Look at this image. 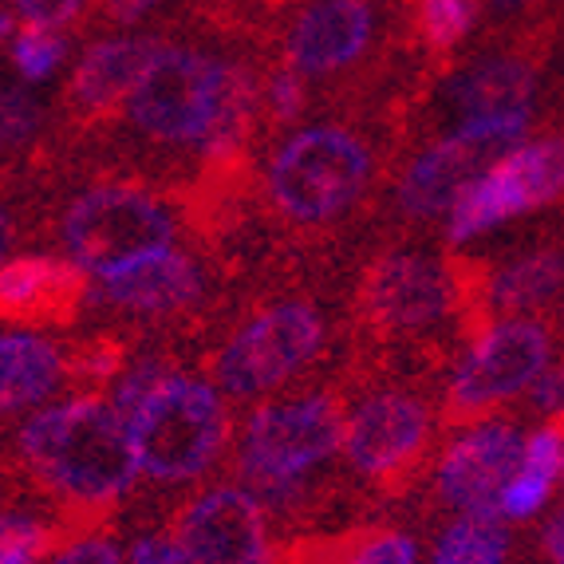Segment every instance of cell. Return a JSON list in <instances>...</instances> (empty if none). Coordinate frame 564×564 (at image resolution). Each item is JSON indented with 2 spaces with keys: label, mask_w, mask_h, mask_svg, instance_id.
Listing matches in <instances>:
<instances>
[{
  "label": "cell",
  "mask_w": 564,
  "mask_h": 564,
  "mask_svg": "<svg viewBox=\"0 0 564 564\" xmlns=\"http://www.w3.org/2000/svg\"><path fill=\"white\" fill-rule=\"evenodd\" d=\"M20 451L40 478L84 506H104L127 494L139 470L127 419L104 399H72L40 411L20 431Z\"/></svg>",
  "instance_id": "1"
},
{
  "label": "cell",
  "mask_w": 564,
  "mask_h": 564,
  "mask_svg": "<svg viewBox=\"0 0 564 564\" xmlns=\"http://www.w3.org/2000/svg\"><path fill=\"white\" fill-rule=\"evenodd\" d=\"M127 438L151 478H198L226 446V406L206 383L166 376L127 414Z\"/></svg>",
  "instance_id": "2"
},
{
  "label": "cell",
  "mask_w": 564,
  "mask_h": 564,
  "mask_svg": "<svg viewBox=\"0 0 564 564\" xmlns=\"http://www.w3.org/2000/svg\"><path fill=\"white\" fill-rule=\"evenodd\" d=\"M234 64L186 47H159L131 91V119L162 142H206L234 91Z\"/></svg>",
  "instance_id": "3"
},
{
  "label": "cell",
  "mask_w": 564,
  "mask_h": 564,
  "mask_svg": "<svg viewBox=\"0 0 564 564\" xmlns=\"http://www.w3.org/2000/svg\"><path fill=\"white\" fill-rule=\"evenodd\" d=\"M371 178V154L348 131L312 127L289 139L269 166V194L292 221H324L348 209Z\"/></svg>",
  "instance_id": "4"
},
{
  "label": "cell",
  "mask_w": 564,
  "mask_h": 564,
  "mask_svg": "<svg viewBox=\"0 0 564 564\" xmlns=\"http://www.w3.org/2000/svg\"><path fill=\"white\" fill-rule=\"evenodd\" d=\"M344 443V423L332 399L273 403L249 419L241 443V470L249 481L284 501L296 494L312 466L328 462Z\"/></svg>",
  "instance_id": "5"
},
{
  "label": "cell",
  "mask_w": 564,
  "mask_h": 564,
  "mask_svg": "<svg viewBox=\"0 0 564 564\" xmlns=\"http://www.w3.org/2000/svg\"><path fill=\"white\" fill-rule=\"evenodd\" d=\"M170 237H174V221L166 209L131 186L87 189L64 217L67 253L99 276L162 253Z\"/></svg>",
  "instance_id": "6"
},
{
  "label": "cell",
  "mask_w": 564,
  "mask_h": 564,
  "mask_svg": "<svg viewBox=\"0 0 564 564\" xmlns=\"http://www.w3.org/2000/svg\"><path fill=\"white\" fill-rule=\"evenodd\" d=\"M556 194H564V139L513 147L458 194L451 206V241H474L509 217L553 202Z\"/></svg>",
  "instance_id": "7"
},
{
  "label": "cell",
  "mask_w": 564,
  "mask_h": 564,
  "mask_svg": "<svg viewBox=\"0 0 564 564\" xmlns=\"http://www.w3.org/2000/svg\"><path fill=\"white\" fill-rule=\"evenodd\" d=\"M529 115H498V119H466L454 134H446L438 147L423 154L406 170L399 202L406 214L434 217L451 209L458 194L481 178L494 159H506L525 139Z\"/></svg>",
  "instance_id": "8"
},
{
  "label": "cell",
  "mask_w": 564,
  "mask_h": 564,
  "mask_svg": "<svg viewBox=\"0 0 564 564\" xmlns=\"http://www.w3.org/2000/svg\"><path fill=\"white\" fill-rule=\"evenodd\" d=\"M321 344V312L308 304H276L229 339V348L217 359V379L229 395H257L301 371Z\"/></svg>",
  "instance_id": "9"
},
{
  "label": "cell",
  "mask_w": 564,
  "mask_h": 564,
  "mask_svg": "<svg viewBox=\"0 0 564 564\" xmlns=\"http://www.w3.org/2000/svg\"><path fill=\"white\" fill-rule=\"evenodd\" d=\"M549 364V336L541 324L509 321L474 339L470 356L462 359L451 383V411L481 414L501 399L518 395L521 387L536 383Z\"/></svg>",
  "instance_id": "10"
},
{
  "label": "cell",
  "mask_w": 564,
  "mask_h": 564,
  "mask_svg": "<svg viewBox=\"0 0 564 564\" xmlns=\"http://www.w3.org/2000/svg\"><path fill=\"white\" fill-rule=\"evenodd\" d=\"M466 296H470V284L451 264L419 253L383 257L364 284L367 316L387 332H411L446 321Z\"/></svg>",
  "instance_id": "11"
},
{
  "label": "cell",
  "mask_w": 564,
  "mask_h": 564,
  "mask_svg": "<svg viewBox=\"0 0 564 564\" xmlns=\"http://www.w3.org/2000/svg\"><path fill=\"white\" fill-rule=\"evenodd\" d=\"M178 545L189 564H269L261 501L245 489H214L186 509Z\"/></svg>",
  "instance_id": "12"
},
{
  "label": "cell",
  "mask_w": 564,
  "mask_h": 564,
  "mask_svg": "<svg viewBox=\"0 0 564 564\" xmlns=\"http://www.w3.org/2000/svg\"><path fill=\"white\" fill-rule=\"evenodd\" d=\"M521 434L513 426H478L466 438L446 451L443 470H438V489L451 506L466 513H486L501 518V489L513 478L521 462Z\"/></svg>",
  "instance_id": "13"
},
{
  "label": "cell",
  "mask_w": 564,
  "mask_h": 564,
  "mask_svg": "<svg viewBox=\"0 0 564 564\" xmlns=\"http://www.w3.org/2000/svg\"><path fill=\"white\" fill-rule=\"evenodd\" d=\"M426 443V411L406 395L367 399L344 426V446L359 474L387 478L399 474Z\"/></svg>",
  "instance_id": "14"
},
{
  "label": "cell",
  "mask_w": 564,
  "mask_h": 564,
  "mask_svg": "<svg viewBox=\"0 0 564 564\" xmlns=\"http://www.w3.org/2000/svg\"><path fill=\"white\" fill-rule=\"evenodd\" d=\"M84 301V273L64 257H17L0 264V321L67 324Z\"/></svg>",
  "instance_id": "15"
},
{
  "label": "cell",
  "mask_w": 564,
  "mask_h": 564,
  "mask_svg": "<svg viewBox=\"0 0 564 564\" xmlns=\"http://www.w3.org/2000/svg\"><path fill=\"white\" fill-rule=\"evenodd\" d=\"M376 17L367 0H316L289 32V59L304 76L348 67L371 40Z\"/></svg>",
  "instance_id": "16"
},
{
  "label": "cell",
  "mask_w": 564,
  "mask_h": 564,
  "mask_svg": "<svg viewBox=\"0 0 564 564\" xmlns=\"http://www.w3.org/2000/svg\"><path fill=\"white\" fill-rule=\"evenodd\" d=\"M202 276L194 269V261L182 253H151L134 264H122L115 273L104 276L99 284V296L111 304L134 312H174L186 308L189 301H198Z\"/></svg>",
  "instance_id": "17"
},
{
  "label": "cell",
  "mask_w": 564,
  "mask_h": 564,
  "mask_svg": "<svg viewBox=\"0 0 564 564\" xmlns=\"http://www.w3.org/2000/svg\"><path fill=\"white\" fill-rule=\"evenodd\" d=\"M154 52H159V44L142 36L95 44L84 56V64L76 67V76H72L76 104L87 107V111H107V107H115L122 95L134 91L139 76L154 59Z\"/></svg>",
  "instance_id": "18"
},
{
  "label": "cell",
  "mask_w": 564,
  "mask_h": 564,
  "mask_svg": "<svg viewBox=\"0 0 564 564\" xmlns=\"http://www.w3.org/2000/svg\"><path fill=\"white\" fill-rule=\"evenodd\" d=\"M536 76L521 59H481L451 84V99L466 119H498L529 115Z\"/></svg>",
  "instance_id": "19"
},
{
  "label": "cell",
  "mask_w": 564,
  "mask_h": 564,
  "mask_svg": "<svg viewBox=\"0 0 564 564\" xmlns=\"http://www.w3.org/2000/svg\"><path fill=\"white\" fill-rule=\"evenodd\" d=\"M564 478V414H556V423L541 426V431L521 446V462L513 478L501 489V518L525 521L541 513L553 494V486Z\"/></svg>",
  "instance_id": "20"
},
{
  "label": "cell",
  "mask_w": 564,
  "mask_h": 564,
  "mask_svg": "<svg viewBox=\"0 0 564 564\" xmlns=\"http://www.w3.org/2000/svg\"><path fill=\"white\" fill-rule=\"evenodd\" d=\"M59 376L64 359L47 339L29 332L0 336V414L40 403L47 391H56Z\"/></svg>",
  "instance_id": "21"
},
{
  "label": "cell",
  "mask_w": 564,
  "mask_h": 564,
  "mask_svg": "<svg viewBox=\"0 0 564 564\" xmlns=\"http://www.w3.org/2000/svg\"><path fill=\"white\" fill-rule=\"evenodd\" d=\"M561 284H564V253L541 249V253H529L509 264V269H501L489 281V301L506 312H525L553 301L556 292H561Z\"/></svg>",
  "instance_id": "22"
},
{
  "label": "cell",
  "mask_w": 564,
  "mask_h": 564,
  "mask_svg": "<svg viewBox=\"0 0 564 564\" xmlns=\"http://www.w3.org/2000/svg\"><path fill=\"white\" fill-rule=\"evenodd\" d=\"M506 549H509V536L498 525V518L466 513V518L446 529L431 564H501L506 561Z\"/></svg>",
  "instance_id": "23"
},
{
  "label": "cell",
  "mask_w": 564,
  "mask_h": 564,
  "mask_svg": "<svg viewBox=\"0 0 564 564\" xmlns=\"http://www.w3.org/2000/svg\"><path fill=\"white\" fill-rule=\"evenodd\" d=\"M481 12V0H419V29L431 47H454L474 32Z\"/></svg>",
  "instance_id": "24"
},
{
  "label": "cell",
  "mask_w": 564,
  "mask_h": 564,
  "mask_svg": "<svg viewBox=\"0 0 564 564\" xmlns=\"http://www.w3.org/2000/svg\"><path fill=\"white\" fill-rule=\"evenodd\" d=\"M67 56V40L56 29H24L12 40V64L29 84H40L64 64Z\"/></svg>",
  "instance_id": "25"
},
{
  "label": "cell",
  "mask_w": 564,
  "mask_h": 564,
  "mask_svg": "<svg viewBox=\"0 0 564 564\" xmlns=\"http://www.w3.org/2000/svg\"><path fill=\"white\" fill-rule=\"evenodd\" d=\"M56 536L47 533L40 521L4 513L0 518V564H36L52 549Z\"/></svg>",
  "instance_id": "26"
},
{
  "label": "cell",
  "mask_w": 564,
  "mask_h": 564,
  "mask_svg": "<svg viewBox=\"0 0 564 564\" xmlns=\"http://www.w3.org/2000/svg\"><path fill=\"white\" fill-rule=\"evenodd\" d=\"M40 104L20 87H0V151H17L40 131Z\"/></svg>",
  "instance_id": "27"
},
{
  "label": "cell",
  "mask_w": 564,
  "mask_h": 564,
  "mask_svg": "<svg viewBox=\"0 0 564 564\" xmlns=\"http://www.w3.org/2000/svg\"><path fill=\"white\" fill-rule=\"evenodd\" d=\"M414 561H419V549H414L411 536L383 533L376 541H359L344 564H414Z\"/></svg>",
  "instance_id": "28"
},
{
  "label": "cell",
  "mask_w": 564,
  "mask_h": 564,
  "mask_svg": "<svg viewBox=\"0 0 564 564\" xmlns=\"http://www.w3.org/2000/svg\"><path fill=\"white\" fill-rule=\"evenodd\" d=\"M166 379V367L162 364H139V367H131L127 376L119 379V387H115V411L127 419V414L134 411V406L142 403V399L151 395L154 387Z\"/></svg>",
  "instance_id": "29"
},
{
  "label": "cell",
  "mask_w": 564,
  "mask_h": 564,
  "mask_svg": "<svg viewBox=\"0 0 564 564\" xmlns=\"http://www.w3.org/2000/svg\"><path fill=\"white\" fill-rule=\"evenodd\" d=\"M12 9L29 20V29H59L76 17L79 0H12Z\"/></svg>",
  "instance_id": "30"
},
{
  "label": "cell",
  "mask_w": 564,
  "mask_h": 564,
  "mask_svg": "<svg viewBox=\"0 0 564 564\" xmlns=\"http://www.w3.org/2000/svg\"><path fill=\"white\" fill-rule=\"evenodd\" d=\"M269 104H273L276 119H296V115H301L304 87H301V79H296V72H281V76H273V84H269Z\"/></svg>",
  "instance_id": "31"
},
{
  "label": "cell",
  "mask_w": 564,
  "mask_h": 564,
  "mask_svg": "<svg viewBox=\"0 0 564 564\" xmlns=\"http://www.w3.org/2000/svg\"><path fill=\"white\" fill-rule=\"evenodd\" d=\"M131 564H189L178 541L170 536H142L131 549Z\"/></svg>",
  "instance_id": "32"
},
{
  "label": "cell",
  "mask_w": 564,
  "mask_h": 564,
  "mask_svg": "<svg viewBox=\"0 0 564 564\" xmlns=\"http://www.w3.org/2000/svg\"><path fill=\"white\" fill-rule=\"evenodd\" d=\"M533 403L545 414H564V364L553 371H541L533 383Z\"/></svg>",
  "instance_id": "33"
},
{
  "label": "cell",
  "mask_w": 564,
  "mask_h": 564,
  "mask_svg": "<svg viewBox=\"0 0 564 564\" xmlns=\"http://www.w3.org/2000/svg\"><path fill=\"white\" fill-rule=\"evenodd\" d=\"M56 564H119V549L104 536H91V541H79L64 556H56Z\"/></svg>",
  "instance_id": "34"
},
{
  "label": "cell",
  "mask_w": 564,
  "mask_h": 564,
  "mask_svg": "<svg viewBox=\"0 0 564 564\" xmlns=\"http://www.w3.org/2000/svg\"><path fill=\"white\" fill-rule=\"evenodd\" d=\"M115 367H119V348H111V344H99V348L84 351V359H79V376L104 379V376H111Z\"/></svg>",
  "instance_id": "35"
},
{
  "label": "cell",
  "mask_w": 564,
  "mask_h": 564,
  "mask_svg": "<svg viewBox=\"0 0 564 564\" xmlns=\"http://www.w3.org/2000/svg\"><path fill=\"white\" fill-rule=\"evenodd\" d=\"M162 0H111V17L119 20V24H134V20H142L147 12L159 9Z\"/></svg>",
  "instance_id": "36"
},
{
  "label": "cell",
  "mask_w": 564,
  "mask_h": 564,
  "mask_svg": "<svg viewBox=\"0 0 564 564\" xmlns=\"http://www.w3.org/2000/svg\"><path fill=\"white\" fill-rule=\"evenodd\" d=\"M359 545V536H351L348 545H332V549H312V553H304L301 561L292 564H344L351 556V549Z\"/></svg>",
  "instance_id": "37"
},
{
  "label": "cell",
  "mask_w": 564,
  "mask_h": 564,
  "mask_svg": "<svg viewBox=\"0 0 564 564\" xmlns=\"http://www.w3.org/2000/svg\"><path fill=\"white\" fill-rule=\"evenodd\" d=\"M545 549H549V556H553L556 564H564V513L553 521V525H549V533H545Z\"/></svg>",
  "instance_id": "38"
},
{
  "label": "cell",
  "mask_w": 564,
  "mask_h": 564,
  "mask_svg": "<svg viewBox=\"0 0 564 564\" xmlns=\"http://www.w3.org/2000/svg\"><path fill=\"white\" fill-rule=\"evenodd\" d=\"M9 249H12V221H9V214L0 209V264H4Z\"/></svg>",
  "instance_id": "39"
},
{
  "label": "cell",
  "mask_w": 564,
  "mask_h": 564,
  "mask_svg": "<svg viewBox=\"0 0 564 564\" xmlns=\"http://www.w3.org/2000/svg\"><path fill=\"white\" fill-rule=\"evenodd\" d=\"M486 4L494 12H518V9H525L529 0H486Z\"/></svg>",
  "instance_id": "40"
},
{
  "label": "cell",
  "mask_w": 564,
  "mask_h": 564,
  "mask_svg": "<svg viewBox=\"0 0 564 564\" xmlns=\"http://www.w3.org/2000/svg\"><path fill=\"white\" fill-rule=\"evenodd\" d=\"M12 36V12H0V40Z\"/></svg>",
  "instance_id": "41"
}]
</instances>
